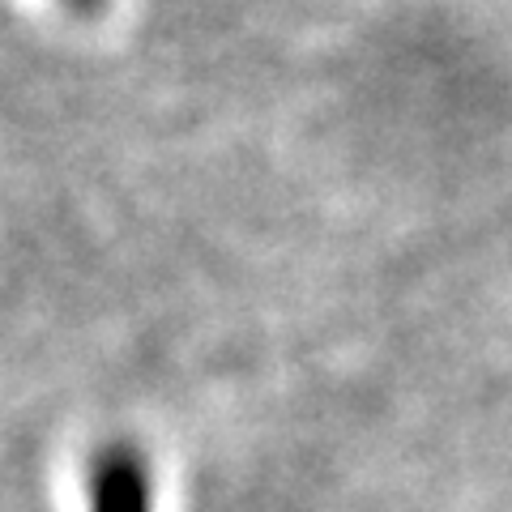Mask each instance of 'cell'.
<instances>
[{
    "instance_id": "cell-1",
    "label": "cell",
    "mask_w": 512,
    "mask_h": 512,
    "mask_svg": "<svg viewBox=\"0 0 512 512\" xmlns=\"http://www.w3.org/2000/svg\"><path fill=\"white\" fill-rule=\"evenodd\" d=\"M90 512H154V474L141 448L111 444L94 457L86 483Z\"/></svg>"
},
{
    "instance_id": "cell-2",
    "label": "cell",
    "mask_w": 512,
    "mask_h": 512,
    "mask_svg": "<svg viewBox=\"0 0 512 512\" xmlns=\"http://www.w3.org/2000/svg\"><path fill=\"white\" fill-rule=\"evenodd\" d=\"M60 5H69V9H77V13H94L103 5V0H60Z\"/></svg>"
}]
</instances>
